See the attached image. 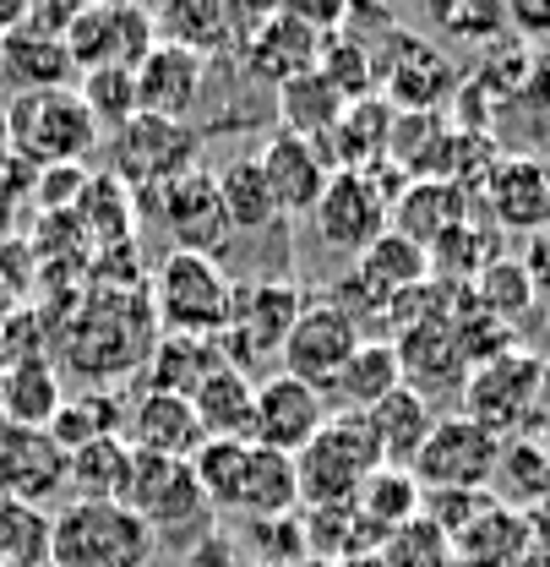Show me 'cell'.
<instances>
[{
  "instance_id": "ac0fdd59",
  "label": "cell",
  "mask_w": 550,
  "mask_h": 567,
  "mask_svg": "<svg viewBox=\"0 0 550 567\" xmlns=\"http://www.w3.org/2000/svg\"><path fill=\"white\" fill-rule=\"evenodd\" d=\"M305 218L316 229V246L333 257H365L387 235V203L365 175H333Z\"/></svg>"
},
{
  "instance_id": "d590c367",
  "label": "cell",
  "mask_w": 550,
  "mask_h": 567,
  "mask_svg": "<svg viewBox=\"0 0 550 567\" xmlns=\"http://www.w3.org/2000/svg\"><path fill=\"white\" fill-rule=\"evenodd\" d=\"M496 257H501V235L485 224L480 213H469L464 224H453V229L425 251L430 279L447 284V289H469V284L480 279V268H490Z\"/></svg>"
},
{
  "instance_id": "f907efd6",
  "label": "cell",
  "mask_w": 550,
  "mask_h": 567,
  "mask_svg": "<svg viewBox=\"0 0 550 567\" xmlns=\"http://www.w3.org/2000/svg\"><path fill=\"white\" fill-rule=\"evenodd\" d=\"M28 192H33V169L0 153V229H11V218H17Z\"/></svg>"
},
{
  "instance_id": "d6a6232c",
  "label": "cell",
  "mask_w": 550,
  "mask_h": 567,
  "mask_svg": "<svg viewBox=\"0 0 550 567\" xmlns=\"http://www.w3.org/2000/svg\"><path fill=\"white\" fill-rule=\"evenodd\" d=\"M212 186H218V203H224L229 235H268V229L283 224L278 208H273V192H268V181H262V169H257L251 153L218 164V169H212Z\"/></svg>"
},
{
  "instance_id": "db71d44e",
  "label": "cell",
  "mask_w": 550,
  "mask_h": 567,
  "mask_svg": "<svg viewBox=\"0 0 550 567\" xmlns=\"http://www.w3.org/2000/svg\"><path fill=\"white\" fill-rule=\"evenodd\" d=\"M333 567H382V557L371 551V557H349V563H333Z\"/></svg>"
},
{
  "instance_id": "30bf717a",
  "label": "cell",
  "mask_w": 550,
  "mask_h": 567,
  "mask_svg": "<svg viewBox=\"0 0 550 567\" xmlns=\"http://www.w3.org/2000/svg\"><path fill=\"white\" fill-rule=\"evenodd\" d=\"M371 55H376V93L393 110H442L447 115L464 71L442 44L419 39L409 28H393L371 44Z\"/></svg>"
},
{
  "instance_id": "4dcf8cb0",
  "label": "cell",
  "mask_w": 550,
  "mask_h": 567,
  "mask_svg": "<svg viewBox=\"0 0 550 567\" xmlns=\"http://www.w3.org/2000/svg\"><path fill=\"white\" fill-rule=\"evenodd\" d=\"M191 410H197V421H203L207 442H251L257 382L224 360L218 371H207V382L191 393Z\"/></svg>"
},
{
  "instance_id": "484cf974",
  "label": "cell",
  "mask_w": 550,
  "mask_h": 567,
  "mask_svg": "<svg viewBox=\"0 0 550 567\" xmlns=\"http://www.w3.org/2000/svg\"><path fill=\"white\" fill-rule=\"evenodd\" d=\"M387 132H393V104L382 93L349 104L344 121L333 126V137L322 142V158L333 175H365L387 158Z\"/></svg>"
},
{
  "instance_id": "8fae6325",
  "label": "cell",
  "mask_w": 550,
  "mask_h": 567,
  "mask_svg": "<svg viewBox=\"0 0 550 567\" xmlns=\"http://www.w3.org/2000/svg\"><path fill=\"white\" fill-rule=\"evenodd\" d=\"M496 458H501V436H490L469 415H436L409 475L419 481V492H490Z\"/></svg>"
},
{
  "instance_id": "7dc6e473",
  "label": "cell",
  "mask_w": 550,
  "mask_h": 567,
  "mask_svg": "<svg viewBox=\"0 0 550 567\" xmlns=\"http://www.w3.org/2000/svg\"><path fill=\"white\" fill-rule=\"evenodd\" d=\"M240 535H246V546L257 551V563L251 567H300L305 563V529H300V513L246 524Z\"/></svg>"
},
{
  "instance_id": "277c9868",
  "label": "cell",
  "mask_w": 550,
  "mask_h": 567,
  "mask_svg": "<svg viewBox=\"0 0 550 567\" xmlns=\"http://www.w3.org/2000/svg\"><path fill=\"white\" fill-rule=\"evenodd\" d=\"M104 132L93 126L87 104L76 99V87H44V93H17L6 104V153L17 164L39 169H61V164H82Z\"/></svg>"
},
{
  "instance_id": "44dd1931",
  "label": "cell",
  "mask_w": 550,
  "mask_h": 567,
  "mask_svg": "<svg viewBox=\"0 0 550 567\" xmlns=\"http://www.w3.org/2000/svg\"><path fill=\"white\" fill-rule=\"evenodd\" d=\"M393 350H398L404 388H414L425 404L442 399V393H464V382H469V371H475L469 354H464L458 328H453V317H442V322H419V328H409V333H398Z\"/></svg>"
},
{
  "instance_id": "f1b7e54d",
  "label": "cell",
  "mask_w": 550,
  "mask_h": 567,
  "mask_svg": "<svg viewBox=\"0 0 550 567\" xmlns=\"http://www.w3.org/2000/svg\"><path fill=\"white\" fill-rule=\"evenodd\" d=\"M469 213L475 208H469V197H464L458 186H447V181H409L404 197L387 208V229L414 240L419 251H430V246H436L453 224H464Z\"/></svg>"
},
{
  "instance_id": "f6af8a7d",
  "label": "cell",
  "mask_w": 550,
  "mask_h": 567,
  "mask_svg": "<svg viewBox=\"0 0 550 567\" xmlns=\"http://www.w3.org/2000/svg\"><path fill=\"white\" fill-rule=\"evenodd\" d=\"M382 567H458V551H453V540L419 513L409 518L404 529H393L387 540H382Z\"/></svg>"
},
{
  "instance_id": "83f0119b",
  "label": "cell",
  "mask_w": 550,
  "mask_h": 567,
  "mask_svg": "<svg viewBox=\"0 0 550 567\" xmlns=\"http://www.w3.org/2000/svg\"><path fill=\"white\" fill-rule=\"evenodd\" d=\"M224 365L218 339H186V333H158L142 360V393H175L191 399L207 382V371Z\"/></svg>"
},
{
  "instance_id": "52a82bcc",
  "label": "cell",
  "mask_w": 550,
  "mask_h": 567,
  "mask_svg": "<svg viewBox=\"0 0 550 567\" xmlns=\"http://www.w3.org/2000/svg\"><path fill=\"white\" fill-rule=\"evenodd\" d=\"M300 311H305V289L294 279H246L235 289V311H229V328H224L218 350L235 371L262 382L268 365H278Z\"/></svg>"
},
{
  "instance_id": "11a10c76",
  "label": "cell",
  "mask_w": 550,
  "mask_h": 567,
  "mask_svg": "<svg viewBox=\"0 0 550 567\" xmlns=\"http://www.w3.org/2000/svg\"><path fill=\"white\" fill-rule=\"evenodd\" d=\"M0 153H6V104H0Z\"/></svg>"
},
{
  "instance_id": "603a6c76",
  "label": "cell",
  "mask_w": 550,
  "mask_h": 567,
  "mask_svg": "<svg viewBox=\"0 0 550 567\" xmlns=\"http://www.w3.org/2000/svg\"><path fill=\"white\" fill-rule=\"evenodd\" d=\"M207 61L197 50L180 44H153L137 66V115H158V121H186L203 104L207 87Z\"/></svg>"
},
{
  "instance_id": "3957f363",
  "label": "cell",
  "mask_w": 550,
  "mask_h": 567,
  "mask_svg": "<svg viewBox=\"0 0 550 567\" xmlns=\"http://www.w3.org/2000/svg\"><path fill=\"white\" fill-rule=\"evenodd\" d=\"M235 289H240V279L229 274V262L203 257V251H169L147 279L153 322H158V333L224 339L229 311H235Z\"/></svg>"
},
{
  "instance_id": "9a60e30c",
  "label": "cell",
  "mask_w": 550,
  "mask_h": 567,
  "mask_svg": "<svg viewBox=\"0 0 550 567\" xmlns=\"http://www.w3.org/2000/svg\"><path fill=\"white\" fill-rule=\"evenodd\" d=\"M316 55H322V33H316L305 17H294L289 6H273V11L257 22V33L246 39V50L235 55V71H240L246 87L278 93L283 82L316 71Z\"/></svg>"
},
{
  "instance_id": "7402d4cb",
  "label": "cell",
  "mask_w": 550,
  "mask_h": 567,
  "mask_svg": "<svg viewBox=\"0 0 550 567\" xmlns=\"http://www.w3.org/2000/svg\"><path fill=\"white\" fill-rule=\"evenodd\" d=\"M126 447L147 458H169V464H191L203 453V421L191 410V399L175 393H137L126 399Z\"/></svg>"
},
{
  "instance_id": "bcb514c9",
  "label": "cell",
  "mask_w": 550,
  "mask_h": 567,
  "mask_svg": "<svg viewBox=\"0 0 550 567\" xmlns=\"http://www.w3.org/2000/svg\"><path fill=\"white\" fill-rule=\"evenodd\" d=\"M430 22L442 28V39L480 44L485 50V44H496L507 33V6H496V0H458V6H436Z\"/></svg>"
},
{
  "instance_id": "e0dca14e",
  "label": "cell",
  "mask_w": 550,
  "mask_h": 567,
  "mask_svg": "<svg viewBox=\"0 0 550 567\" xmlns=\"http://www.w3.org/2000/svg\"><path fill=\"white\" fill-rule=\"evenodd\" d=\"M328 421H333V404H328L322 388H311L289 371H268L257 382V410H251V442L257 447L294 458Z\"/></svg>"
},
{
  "instance_id": "5b68a950",
  "label": "cell",
  "mask_w": 550,
  "mask_h": 567,
  "mask_svg": "<svg viewBox=\"0 0 550 567\" xmlns=\"http://www.w3.org/2000/svg\"><path fill=\"white\" fill-rule=\"evenodd\" d=\"M121 507H132L142 524L153 529L158 546H175V551H191L212 535V502L203 496L191 464H169V458H147L132 453V475H126V492Z\"/></svg>"
},
{
  "instance_id": "60d3db41",
  "label": "cell",
  "mask_w": 550,
  "mask_h": 567,
  "mask_svg": "<svg viewBox=\"0 0 550 567\" xmlns=\"http://www.w3.org/2000/svg\"><path fill=\"white\" fill-rule=\"evenodd\" d=\"M469 300L480 306L490 322H501V328H518V322L540 306L529 274L518 268V257H496L490 268H480V279L469 284Z\"/></svg>"
},
{
  "instance_id": "ba28073f",
  "label": "cell",
  "mask_w": 550,
  "mask_h": 567,
  "mask_svg": "<svg viewBox=\"0 0 550 567\" xmlns=\"http://www.w3.org/2000/svg\"><path fill=\"white\" fill-rule=\"evenodd\" d=\"M110 153V175L132 192V203H147L153 192H164L169 181H180L186 169L203 164V132L186 121H158V115H132L121 132L104 137Z\"/></svg>"
},
{
  "instance_id": "f5cc1de1",
  "label": "cell",
  "mask_w": 550,
  "mask_h": 567,
  "mask_svg": "<svg viewBox=\"0 0 550 567\" xmlns=\"http://www.w3.org/2000/svg\"><path fill=\"white\" fill-rule=\"evenodd\" d=\"M22 17H28V0H0V39H6V33H17V28H22Z\"/></svg>"
},
{
  "instance_id": "4316f807",
  "label": "cell",
  "mask_w": 550,
  "mask_h": 567,
  "mask_svg": "<svg viewBox=\"0 0 550 567\" xmlns=\"http://www.w3.org/2000/svg\"><path fill=\"white\" fill-rule=\"evenodd\" d=\"M393 388H404L393 339H365L360 350L349 354L344 371L328 382V404H333V415H371Z\"/></svg>"
},
{
  "instance_id": "6da1fadb",
  "label": "cell",
  "mask_w": 550,
  "mask_h": 567,
  "mask_svg": "<svg viewBox=\"0 0 550 567\" xmlns=\"http://www.w3.org/2000/svg\"><path fill=\"white\" fill-rule=\"evenodd\" d=\"M158 339L147 289H98L71 311L61 328V365L87 388H115L126 377H142V360Z\"/></svg>"
},
{
  "instance_id": "c3c4849f",
  "label": "cell",
  "mask_w": 550,
  "mask_h": 567,
  "mask_svg": "<svg viewBox=\"0 0 550 567\" xmlns=\"http://www.w3.org/2000/svg\"><path fill=\"white\" fill-rule=\"evenodd\" d=\"M82 186H87V169H82V164H61V169H39V175H33V197H39L50 213L76 208Z\"/></svg>"
},
{
  "instance_id": "8992f818",
  "label": "cell",
  "mask_w": 550,
  "mask_h": 567,
  "mask_svg": "<svg viewBox=\"0 0 550 567\" xmlns=\"http://www.w3.org/2000/svg\"><path fill=\"white\" fill-rule=\"evenodd\" d=\"M153 529L121 502H66L50 518V567H147Z\"/></svg>"
},
{
  "instance_id": "74e56055",
  "label": "cell",
  "mask_w": 550,
  "mask_h": 567,
  "mask_svg": "<svg viewBox=\"0 0 550 567\" xmlns=\"http://www.w3.org/2000/svg\"><path fill=\"white\" fill-rule=\"evenodd\" d=\"M76 229L93 240V251H104V246H121V240H137V203H132V192L115 181V175H87V186H82V197H76Z\"/></svg>"
},
{
  "instance_id": "4fadbf2b",
  "label": "cell",
  "mask_w": 550,
  "mask_h": 567,
  "mask_svg": "<svg viewBox=\"0 0 550 567\" xmlns=\"http://www.w3.org/2000/svg\"><path fill=\"white\" fill-rule=\"evenodd\" d=\"M360 344H365V333H360V322L349 317L339 300L305 295V311H300L289 344L278 354V371H289V377H300V382H311V388L328 393V382L344 371L349 354L360 350Z\"/></svg>"
},
{
  "instance_id": "e575fe53",
  "label": "cell",
  "mask_w": 550,
  "mask_h": 567,
  "mask_svg": "<svg viewBox=\"0 0 550 567\" xmlns=\"http://www.w3.org/2000/svg\"><path fill=\"white\" fill-rule=\"evenodd\" d=\"M349 279L360 284L376 306H393L404 289H414V284L430 279V262H425V251H419L414 240H404V235H393V229H387L365 257H354Z\"/></svg>"
},
{
  "instance_id": "ab89813d",
  "label": "cell",
  "mask_w": 550,
  "mask_h": 567,
  "mask_svg": "<svg viewBox=\"0 0 550 567\" xmlns=\"http://www.w3.org/2000/svg\"><path fill=\"white\" fill-rule=\"evenodd\" d=\"M126 475H132L126 436H98V442L66 453V486L76 492V502H121Z\"/></svg>"
},
{
  "instance_id": "2e32d148",
  "label": "cell",
  "mask_w": 550,
  "mask_h": 567,
  "mask_svg": "<svg viewBox=\"0 0 550 567\" xmlns=\"http://www.w3.org/2000/svg\"><path fill=\"white\" fill-rule=\"evenodd\" d=\"M137 213H147L153 224H164L175 235V251H203V257L229 251V224H224V203H218V186H212L207 164L186 169L164 192H153Z\"/></svg>"
},
{
  "instance_id": "8d00e7d4",
  "label": "cell",
  "mask_w": 550,
  "mask_h": 567,
  "mask_svg": "<svg viewBox=\"0 0 550 567\" xmlns=\"http://www.w3.org/2000/svg\"><path fill=\"white\" fill-rule=\"evenodd\" d=\"M126 431V399L115 388H87V393H66V404L50 421V442L61 453H76L98 436H121Z\"/></svg>"
},
{
  "instance_id": "f546056e",
  "label": "cell",
  "mask_w": 550,
  "mask_h": 567,
  "mask_svg": "<svg viewBox=\"0 0 550 567\" xmlns=\"http://www.w3.org/2000/svg\"><path fill=\"white\" fill-rule=\"evenodd\" d=\"M360 421L371 431L382 464L409 470L414 458H419V447H425V436H430V425H436V410H430L414 388H393V393H387L371 415H360Z\"/></svg>"
},
{
  "instance_id": "9c48e42d",
  "label": "cell",
  "mask_w": 550,
  "mask_h": 567,
  "mask_svg": "<svg viewBox=\"0 0 550 567\" xmlns=\"http://www.w3.org/2000/svg\"><path fill=\"white\" fill-rule=\"evenodd\" d=\"M382 464L376 442L360 415H333L294 453V492L300 507H349L365 475Z\"/></svg>"
},
{
  "instance_id": "1f68e13d",
  "label": "cell",
  "mask_w": 550,
  "mask_h": 567,
  "mask_svg": "<svg viewBox=\"0 0 550 567\" xmlns=\"http://www.w3.org/2000/svg\"><path fill=\"white\" fill-rule=\"evenodd\" d=\"M0 71H6L22 93H44V87H71V82H76L66 39L39 33V28H28V22L0 39Z\"/></svg>"
},
{
  "instance_id": "7c38bea8",
  "label": "cell",
  "mask_w": 550,
  "mask_h": 567,
  "mask_svg": "<svg viewBox=\"0 0 550 567\" xmlns=\"http://www.w3.org/2000/svg\"><path fill=\"white\" fill-rule=\"evenodd\" d=\"M153 44H158L153 6H132V0L76 6V17H71V28H66V50L76 71H98V66L137 71Z\"/></svg>"
},
{
  "instance_id": "681fc988",
  "label": "cell",
  "mask_w": 550,
  "mask_h": 567,
  "mask_svg": "<svg viewBox=\"0 0 550 567\" xmlns=\"http://www.w3.org/2000/svg\"><path fill=\"white\" fill-rule=\"evenodd\" d=\"M512 104H518V110H540V115H550V44L529 50V66L518 76Z\"/></svg>"
},
{
  "instance_id": "f35d334b",
  "label": "cell",
  "mask_w": 550,
  "mask_h": 567,
  "mask_svg": "<svg viewBox=\"0 0 550 567\" xmlns=\"http://www.w3.org/2000/svg\"><path fill=\"white\" fill-rule=\"evenodd\" d=\"M419 507H425V492H419V481H414L409 470H393V464H376L371 475H365V486L354 492V513L387 540L393 529H404L409 518H419Z\"/></svg>"
},
{
  "instance_id": "7a4b0ae2",
  "label": "cell",
  "mask_w": 550,
  "mask_h": 567,
  "mask_svg": "<svg viewBox=\"0 0 550 567\" xmlns=\"http://www.w3.org/2000/svg\"><path fill=\"white\" fill-rule=\"evenodd\" d=\"M191 475L212 502V513H229V518H246V524L300 513L294 458L268 453L257 442H203V453L191 458Z\"/></svg>"
},
{
  "instance_id": "7bdbcfd3",
  "label": "cell",
  "mask_w": 550,
  "mask_h": 567,
  "mask_svg": "<svg viewBox=\"0 0 550 567\" xmlns=\"http://www.w3.org/2000/svg\"><path fill=\"white\" fill-rule=\"evenodd\" d=\"M76 99L87 104V115H93V126L110 137V132H121L132 115H137V71L126 66H98V71H76Z\"/></svg>"
},
{
  "instance_id": "d4e9b609",
  "label": "cell",
  "mask_w": 550,
  "mask_h": 567,
  "mask_svg": "<svg viewBox=\"0 0 550 567\" xmlns=\"http://www.w3.org/2000/svg\"><path fill=\"white\" fill-rule=\"evenodd\" d=\"M61 404H66V388H61V365L50 354H33V360H17L0 371V425L50 431Z\"/></svg>"
},
{
  "instance_id": "ee69618b",
  "label": "cell",
  "mask_w": 550,
  "mask_h": 567,
  "mask_svg": "<svg viewBox=\"0 0 550 567\" xmlns=\"http://www.w3.org/2000/svg\"><path fill=\"white\" fill-rule=\"evenodd\" d=\"M50 518L44 507L0 496V567H50Z\"/></svg>"
},
{
  "instance_id": "b9f144b4",
  "label": "cell",
  "mask_w": 550,
  "mask_h": 567,
  "mask_svg": "<svg viewBox=\"0 0 550 567\" xmlns=\"http://www.w3.org/2000/svg\"><path fill=\"white\" fill-rule=\"evenodd\" d=\"M316 76L344 99V104H360V99H371L376 93V55H371V44L365 39H354V33H328L322 39V55H316Z\"/></svg>"
},
{
  "instance_id": "cb8c5ba5",
  "label": "cell",
  "mask_w": 550,
  "mask_h": 567,
  "mask_svg": "<svg viewBox=\"0 0 550 567\" xmlns=\"http://www.w3.org/2000/svg\"><path fill=\"white\" fill-rule=\"evenodd\" d=\"M61 492H66V453L50 442V431L0 425V496L44 507Z\"/></svg>"
},
{
  "instance_id": "d6986e66",
  "label": "cell",
  "mask_w": 550,
  "mask_h": 567,
  "mask_svg": "<svg viewBox=\"0 0 550 567\" xmlns=\"http://www.w3.org/2000/svg\"><path fill=\"white\" fill-rule=\"evenodd\" d=\"M469 208H485V224L496 235H540L550 229V169L501 153Z\"/></svg>"
},
{
  "instance_id": "816d5d0a",
  "label": "cell",
  "mask_w": 550,
  "mask_h": 567,
  "mask_svg": "<svg viewBox=\"0 0 550 567\" xmlns=\"http://www.w3.org/2000/svg\"><path fill=\"white\" fill-rule=\"evenodd\" d=\"M518 268L529 274V284H535V295H550V229H540V235H523Z\"/></svg>"
},
{
  "instance_id": "836d02e7",
  "label": "cell",
  "mask_w": 550,
  "mask_h": 567,
  "mask_svg": "<svg viewBox=\"0 0 550 567\" xmlns=\"http://www.w3.org/2000/svg\"><path fill=\"white\" fill-rule=\"evenodd\" d=\"M344 99L316 76V71H305V76H294V82H283L273 93V115H278V132H289V137L311 142V147H322V142L333 137V126L344 121Z\"/></svg>"
},
{
  "instance_id": "ffe728a7",
  "label": "cell",
  "mask_w": 550,
  "mask_h": 567,
  "mask_svg": "<svg viewBox=\"0 0 550 567\" xmlns=\"http://www.w3.org/2000/svg\"><path fill=\"white\" fill-rule=\"evenodd\" d=\"M251 158H257V169H262V181H268V192H273V208L283 224H289V218H305V213L316 208L322 186L333 181L322 147L289 137V132H268V137L257 142Z\"/></svg>"
},
{
  "instance_id": "5bb4252c",
  "label": "cell",
  "mask_w": 550,
  "mask_h": 567,
  "mask_svg": "<svg viewBox=\"0 0 550 567\" xmlns=\"http://www.w3.org/2000/svg\"><path fill=\"white\" fill-rule=\"evenodd\" d=\"M540 360L535 354H523L518 344L512 350H501L496 360H485L469 371V382H464V410L458 415H469L475 425H485L490 436H501L507 442V431H518L523 415L535 410V399H540Z\"/></svg>"
}]
</instances>
